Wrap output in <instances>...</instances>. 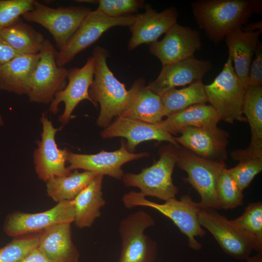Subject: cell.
Segmentation results:
<instances>
[{"instance_id":"1","label":"cell","mask_w":262,"mask_h":262,"mask_svg":"<svg viewBox=\"0 0 262 262\" xmlns=\"http://www.w3.org/2000/svg\"><path fill=\"white\" fill-rule=\"evenodd\" d=\"M260 0H199L192 3L199 27L217 44L262 11Z\"/></svg>"},{"instance_id":"2","label":"cell","mask_w":262,"mask_h":262,"mask_svg":"<svg viewBox=\"0 0 262 262\" xmlns=\"http://www.w3.org/2000/svg\"><path fill=\"white\" fill-rule=\"evenodd\" d=\"M94 59V79L89 89L92 103L96 107L100 104L97 125L105 128L116 117L121 116L129 98V91L125 85L119 81L109 69L107 59L108 50L96 46L92 53Z\"/></svg>"},{"instance_id":"3","label":"cell","mask_w":262,"mask_h":262,"mask_svg":"<svg viewBox=\"0 0 262 262\" xmlns=\"http://www.w3.org/2000/svg\"><path fill=\"white\" fill-rule=\"evenodd\" d=\"M124 206L129 209L137 206L152 208L170 219L180 231L188 237L189 247L195 250L201 248V245L195 237H203L206 233L200 225L198 215L202 208L199 203L195 202L187 195L182 196L180 200L176 198L159 204L145 198L140 192L131 191L122 198Z\"/></svg>"},{"instance_id":"4","label":"cell","mask_w":262,"mask_h":262,"mask_svg":"<svg viewBox=\"0 0 262 262\" xmlns=\"http://www.w3.org/2000/svg\"><path fill=\"white\" fill-rule=\"evenodd\" d=\"M160 158L138 174L124 173L125 186L138 188L144 196H151L164 201L176 198L179 189L173 183L172 175L176 164L177 147L171 144L163 147Z\"/></svg>"},{"instance_id":"5","label":"cell","mask_w":262,"mask_h":262,"mask_svg":"<svg viewBox=\"0 0 262 262\" xmlns=\"http://www.w3.org/2000/svg\"><path fill=\"white\" fill-rule=\"evenodd\" d=\"M246 88L237 77L229 56L214 81L204 84L208 101L217 111L220 120L231 124L246 121L243 115Z\"/></svg>"},{"instance_id":"6","label":"cell","mask_w":262,"mask_h":262,"mask_svg":"<svg viewBox=\"0 0 262 262\" xmlns=\"http://www.w3.org/2000/svg\"><path fill=\"white\" fill-rule=\"evenodd\" d=\"M198 222L213 235L223 251L238 260H247L251 251L262 252V240L234 226L226 217L212 208H202Z\"/></svg>"},{"instance_id":"7","label":"cell","mask_w":262,"mask_h":262,"mask_svg":"<svg viewBox=\"0 0 262 262\" xmlns=\"http://www.w3.org/2000/svg\"><path fill=\"white\" fill-rule=\"evenodd\" d=\"M176 164L188 175L185 179L200 196V205L204 208L220 209L216 194L218 177L225 163H217L203 159L190 150L177 147Z\"/></svg>"},{"instance_id":"8","label":"cell","mask_w":262,"mask_h":262,"mask_svg":"<svg viewBox=\"0 0 262 262\" xmlns=\"http://www.w3.org/2000/svg\"><path fill=\"white\" fill-rule=\"evenodd\" d=\"M91 11L89 8L76 6L51 8L34 0L32 10L21 17L26 21L37 23L46 28L60 50Z\"/></svg>"},{"instance_id":"9","label":"cell","mask_w":262,"mask_h":262,"mask_svg":"<svg viewBox=\"0 0 262 262\" xmlns=\"http://www.w3.org/2000/svg\"><path fill=\"white\" fill-rule=\"evenodd\" d=\"M136 15L112 17L97 8L91 11L66 45L56 55L59 67H64L80 52L96 42L101 35L115 26H129L133 23Z\"/></svg>"},{"instance_id":"10","label":"cell","mask_w":262,"mask_h":262,"mask_svg":"<svg viewBox=\"0 0 262 262\" xmlns=\"http://www.w3.org/2000/svg\"><path fill=\"white\" fill-rule=\"evenodd\" d=\"M56 52L50 41L45 39L29 83L27 95L30 101L50 104L55 94L66 86L68 69L57 66Z\"/></svg>"},{"instance_id":"11","label":"cell","mask_w":262,"mask_h":262,"mask_svg":"<svg viewBox=\"0 0 262 262\" xmlns=\"http://www.w3.org/2000/svg\"><path fill=\"white\" fill-rule=\"evenodd\" d=\"M73 200L57 203L53 207L36 213L15 211L9 213L4 221L3 230L9 237H17L40 232L52 226L74 222Z\"/></svg>"},{"instance_id":"12","label":"cell","mask_w":262,"mask_h":262,"mask_svg":"<svg viewBox=\"0 0 262 262\" xmlns=\"http://www.w3.org/2000/svg\"><path fill=\"white\" fill-rule=\"evenodd\" d=\"M154 225L151 216L142 210L129 214L121 221L119 232L122 248L119 262H148L154 253L156 244L145 234V230Z\"/></svg>"},{"instance_id":"13","label":"cell","mask_w":262,"mask_h":262,"mask_svg":"<svg viewBox=\"0 0 262 262\" xmlns=\"http://www.w3.org/2000/svg\"><path fill=\"white\" fill-rule=\"evenodd\" d=\"M42 125L41 139L37 140V148L33 152L35 172L41 180L46 182L55 177L65 176L71 171L66 166L69 150L59 148L55 142V135L61 128H55L48 119L46 112L41 115Z\"/></svg>"},{"instance_id":"14","label":"cell","mask_w":262,"mask_h":262,"mask_svg":"<svg viewBox=\"0 0 262 262\" xmlns=\"http://www.w3.org/2000/svg\"><path fill=\"white\" fill-rule=\"evenodd\" d=\"M94 59L91 56L82 67L68 69V83L55 94L49 108V112L56 114L59 111L60 103L64 102V111L58 118L63 125L69 122L75 108L80 102L86 99L92 103L89 89L94 79Z\"/></svg>"},{"instance_id":"15","label":"cell","mask_w":262,"mask_h":262,"mask_svg":"<svg viewBox=\"0 0 262 262\" xmlns=\"http://www.w3.org/2000/svg\"><path fill=\"white\" fill-rule=\"evenodd\" d=\"M147 152L134 153L129 152L124 140L121 142L120 148L114 151L101 150L96 154H78L68 151L67 168L71 171L79 169L108 175L116 179H122L124 172L122 166L131 161L147 157Z\"/></svg>"},{"instance_id":"16","label":"cell","mask_w":262,"mask_h":262,"mask_svg":"<svg viewBox=\"0 0 262 262\" xmlns=\"http://www.w3.org/2000/svg\"><path fill=\"white\" fill-rule=\"evenodd\" d=\"M201 47L197 31L177 23L165 33L162 40L150 44L149 51L164 66L194 57Z\"/></svg>"},{"instance_id":"17","label":"cell","mask_w":262,"mask_h":262,"mask_svg":"<svg viewBox=\"0 0 262 262\" xmlns=\"http://www.w3.org/2000/svg\"><path fill=\"white\" fill-rule=\"evenodd\" d=\"M181 135L175 137L177 142L196 155L208 160L225 163L227 158L229 133L214 126L206 128L188 127Z\"/></svg>"},{"instance_id":"18","label":"cell","mask_w":262,"mask_h":262,"mask_svg":"<svg viewBox=\"0 0 262 262\" xmlns=\"http://www.w3.org/2000/svg\"><path fill=\"white\" fill-rule=\"evenodd\" d=\"M103 139L121 137L127 139L126 148L133 153L140 143L149 141H167L176 146L179 144L175 137L157 124H151L139 120L118 116L100 132Z\"/></svg>"},{"instance_id":"19","label":"cell","mask_w":262,"mask_h":262,"mask_svg":"<svg viewBox=\"0 0 262 262\" xmlns=\"http://www.w3.org/2000/svg\"><path fill=\"white\" fill-rule=\"evenodd\" d=\"M212 67V64L210 61L197 59L194 56L162 66L158 77L147 86L161 96L171 89L202 81V78Z\"/></svg>"},{"instance_id":"20","label":"cell","mask_w":262,"mask_h":262,"mask_svg":"<svg viewBox=\"0 0 262 262\" xmlns=\"http://www.w3.org/2000/svg\"><path fill=\"white\" fill-rule=\"evenodd\" d=\"M145 6V11L136 14L130 27L131 37L128 49L131 50L142 44H151L158 41L163 34L177 23L178 13L175 7H169L158 13L149 4Z\"/></svg>"},{"instance_id":"21","label":"cell","mask_w":262,"mask_h":262,"mask_svg":"<svg viewBox=\"0 0 262 262\" xmlns=\"http://www.w3.org/2000/svg\"><path fill=\"white\" fill-rule=\"evenodd\" d=\"M129 91V99L121 116L151 124L163 120L164 114L161 96L148 87L144 79L136 80Z\"/></svg>"},{"instance_id":"22","label":"cell","mask_w":262,"mask_h":262,"mask_svg":"<svg viewBox=\"0 0 262 262\" xmlns=\"http://www.w3.org/2000/svg\"><path fill=\"white\" fill-rule=\"evenodd\" d=\"M243 114L250 127L251 137L249 146L232 151L231 156L236 161L262 157V87L247 85L246 88Z\"/></svg>"},{"instance_id":"23","label":"cell","mask_w":262,"mask_h":262,"mask_svg":"<svg viewBox=\"0 0 262 262\" xmlns=\"http://www.w3.org/2000/svg\"><path fill=\"white\" fill-rule=\"evenodd\" d=\"M262 29L254 31L237 29L225 37L229 54L234 64L235 73L246 87L248 84L249 68L257 47Z\"/></svg>"},{"instance_id":"24","label":"cell","mask_w":262,"mask_h":262,"mask_svg":"<svg viewBox=\"0 0 262 262\" xmlns=\"http://www.w3.org/2000/svg\"><path fill=\"white\" fill-rule=\"evenodd\" d=\"M37 248L53 262H78L79 253L71 237L70 223L52 226L39 233Z\"/></svg>"},{"instance_id":"25","label":"cell","mask_w":262,"mask_h":262,"mask_svg":"<svg viewBox=\"0 0 262 262\" xmlns=\"http://www.w3.org/2000/svg\"><path fill=\"white\" fill-rule=\"evenodd\" d=\"M39 58V53L21 54L0 66V89L27 95L31 77Z\"/></svg>"},{"instance_id":"26","label":"cell","mask_w":262,"mask_h":262,"mask_svg":"<svg viewBox=\"0 0 262 262\" xmlns=\"http://www.w3.org/2000/svg\"><path fill=\"white\" fill-rule=\"evenodd\" d=\"M220 117L215 109L206 103L198 104L167 116L157 124L170 134H176L188 127L217 126Z\"/></svg>"},{"instance_id":"27","label":"cell","mask_w":262,"mask_h":262,"mask_svg":"<svg viewBox=\"0 0 262 262\" xmlns=\"http://www.w3.org/2000/svg\"><path fill=\"white\" fill-rule=\"evenodd\" d=\"M104 175L95 177L73 200L75 226L80 229L89 228L100 216L105 205L102 191Z\"/></svg>"},{"instance_id":"28","label":"cell","mask_w":262,"mask_h":262,"mask_svg":"<svg viewBox=\"0 0 262 262\" xmlns=\"http://www.w3.org/2000/svg\"><path fill=\"white\" fill-rule=\"evenodd\" d=\"M98 175L95 172H80L75 170L67 175L54 177L46 182L47 194L57 203L73 200Z\"/></svg>"},{"instance_id":"29","label":"cell","mask_w":262,"mask_h":262,"mask_svg":"<svg viewBox=\"0 0 262 262\" xmlns=\"http://www.w3.org/2000/svg\"><path fill=\"white\" fill-rule=\"evenodd\" d=\"M0 36L20 54L39 53L45 40L41 33L21 18L0 31Z\"/></svg>"},{"instance_id":"30","label":"cell","mask_w":262,"mask_h":262,"mask_svg":"<svg viewBox=\"0 0 262 262\" xmlns=\"http://www.w3.org/2000/svg\"><path fill=\"white\" fill-rule=\"evenodd\" d=\"M164 116L175 113L189 107L208 102L202 81L194 82L180 89H171L161 96Z\"/></svg>"},{"instance_id":"31","label":"cell","mask_w":262,"mask_h":262,"mask_svg":"<svg viewBox=\"0 0 262 262\" xmlns=\"http://www.w3.org/2000/svg\"><path fill=\"white\" fill-rule=\"evenodd\" d=\"M226 167L220 174L216 186V194L220 209L232 210L242 206L244 195Z\"/></svg>"},{"instance_id":"32","label":"cell","mask_w":262,"mask_h":262,"mask_svg":"<svg viewBox=\"0 0 262 262\" xmlns=\"http://www.w3.org/2000/svg\"><path fill=\"white\" fill-rule=\"evenodd\" d=\"M38 233L17 237L0 248V262H19L38 246Z\"/></svg>"},{"instance_id":"33","label":"cell","mask_w":262,"mask_h":262,"mask_svg":"<svg viewBox=\"0 0 262 262\" xmlns=\"http://www.w3.org/2000/svg\"><path fill=\"white\" fill-rule=\"evenodd\" d=\"M236 228L262 240V203H250L242 215L230 220Z\"/></svg>"},{"instance_id":"34","label":"cell","mask_w":262,"mask_h":262,"mask_svg":"<svg viewBox=\"0 0 262 262\" xmlns=\"http://www.w3.org/2000/svg\"><path fill=\"white\" fill-rule=\"evenodd\" d=\"M34 0H0V31L32 10Z\"/></svg>"},{"instance_id":"35","label":"cell","mask_w":262,"mask_h":262,"mask_svg":"<svg viewBox=\"0 0 262 262\" xmlns=\"http://www.w3.org/2000/svg\"><path fill=\"white\" fill-rule=\"evenodd\" d=\"M229 170L243 191L249 185L254 178L262 171V157L240 161L236 166Z\"/></svg>"},{"instance_id":"36","label":"cell","mask_w":262,"mask_h":262,"mask_svg":"<svg viewBox=\"0 0 262 262\" xmlns=\"http://www.w3.org/2000/svg\"><path fill=\"white\" fill-rule=\"evenodd\" d=\"M93 3H98V8L112 17L131 15L144 6L142 0H93Z\"/></svg>"},{"instance_id":"37","label":"cell","mask_w":262,"mask_h":262,"mask_svg":"<svg viewBox=\"0 0 262 262\" xmlns=\"http://www.w3.org/2000/svg\"><path fill=\"white\" fill-rule=\"evenodd\" d=\"M247 85H262V45L261 42L250 66Z\"/></svg>"},{"instance_id":"38","label":"cell","mask_w":262,"mask_h":262,"mask_svg":"<svg viewBox=\"0 0 262 262\" xmlns=\"http://www.w3.org/2000/svg\"><path fill=\"white\" fill-rule=\"evenodd\" d=\"M21 55L0 36V66Z\"/></svg>"},{"instance_id":"39","label":"cell","mask_w":262,"mask_h":262,"mask_svg":"<svg viewBox=\"0 0 262 262\" xmlns=\"http://www.w3.org/2000/svg\"><path fill=\"white\" fill-rule=\"evenodd\" d=\"M19 262H53L49 259L36 247L30 252Z\"/></svg>"},{"instance_id":"40","label":"cell","mask_w":262,"mask_h":262,"mask_svg":"<svg viewBox=\"0 0 262 262\" xmlns=\"http://www.w3.org/2000/svg\"><path fill=\"white\" fill-rule=\"evenodd\" d=\"M262 21L251 24L246 26L245 28H243L244 31H254L262 29Z\"/></svg>"},{"instance_id":"41","label":"cell","mask_w":262,"mask_h":262,"mask_svg":"<svg viewBox=\"0 0 262 262\" xmlns=\"http://www.w3.org/2000/svg\"><path fill=\"white\" fill-rule=\"evenodd\" d=\"M246 262H262V252H258L255 256L249 257Z\"/></svg>"},{"instance_id":"42","label":"cell","mask_w":262,"mask_h":262,"mask_svg":"<svg viewBox=\"0 0 262 262\" xmlns=\"http://www.w3.org/2000/svg\"><path fill=\"white\" fill-rule=\"evenodd\" d=\"M4 125V121L1 115L0 114V126H3Z\"/></svg>"}]
</instances>
